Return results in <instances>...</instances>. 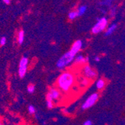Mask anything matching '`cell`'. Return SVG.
Instances as JSON below:
<instances>
[{
    "instance_id": "1",
    "label": "cell",
    "mask_w": 125,
    "mask_h": 125,
    "mask_svg": "<svg viewBox=\"0 0 125 125\" xmlns=\"http://www.w3.org/2000/svg\"><path fill=\"white\" fill-rule=\"evenodd\" d=\"M76 81V76L71 71H65L62 72L56 81L57 88L61 92H68L74 86Z\"/></svg>"
},
{
    "instance_id": "2",
    "label": "cell",
    "mask_w": 125,
    "mask_h": 125,
    "mask_svg": "<svg viewBox=\"0 0 125 125\" xmlns=\"http://www.w3.org/2000/svg\"><path fill=\"white\" fill-rule=\"evenodd\" d=\"M75 57L76 55H74V54L72 53L70 51H68L67 52H66L64 55H62L60 57V59H58L56 63L57 68L60 70H62L66 69L74 62Z\"/></svg>"
},
{
    "instance_id": "3",
    "label": "cell",
    "mask_w": 125,
    "mask_h": 125,
    "mask_svg": "<svg viewBox=\"0 0 125 125\" xmlns=\"http://www.w3.org/2000/svg\"><path fill=\"white\" fill-rule=\"evenodd\" d=\"M99 97H100V95L98 92L92 93L85 100V101L83 103L81 106V109L83 110H86L89 109V108L92 107L98 101Z\"/></svg>"
},
{
    "instance_id": "4",
    "label": "cell",
    "mask_w": 125,
    "mask_h": 125,
    "mask_svg": "<svg viewBox=\"0 0 125 125\" xmlns=\"http://www.w3.org/2000/svg\"><path fill=\"white\" fill-rule=\"evenodd\" d=\"M82 73L83 77L88 78L89 80H95L98 76V73L93 68H92L89 64H86L82 68Z\"/></svg>"
},
{
    "instance_id": "5",
    "label": "cell",
    "mask_w": 125,
    "mask_h": 125,
    "mask_svg": "<svg viewBox=\"0 0 125 125\" xmlns=\"http://www.w3.org/2000/svg\"><path fill=\"white\" fill-rule=\"evenodd\" d=\"M28 58L27 57H22L19 60L18 74L20 78H23L27 73L28 66Z\"/></svg>"
},
{
    "instance_id": "6",
    "label": "cell",
    "mask_w": 125,
    "mask_h": 125,
    "mask_svg": "<svg viewBox=\"0 0 125 125\" xmlns=\"http://www.w3.org/2000/svg\"><path fill=\"white\" fill-rule=\"evenodd\" d=\"M107 22H108V21H107V18H105V17L98 19L96 24L95 25L92 29V32L95 34L102 32L104 29L107 28Z\"/></svg>"
},
{
    "instance_id": "7",
    "label": "cell",
    "mask_w": 125,
    "mask_h": 125,
    "mask_svg": "<svg viewBox=\"0 0 125 125\" xmlns=\"http://www.w3.org/2000/svg\"><path fill=\"white\" fill-rule=\"evenodd\" d=\"M61 97V91L57 87H51L46 94V100L57 101Z\"/></svg>"
},
{
    "instance_id": "8",
    "label": "cell",
    "mask_w": 125,
    "mask_h": 125,
    "mask_svg": "<svg viewBox=\"0 0 125 125\" xmlns=\"http://www.w3.org/2000/svg\"><path fill=\"white\" fill-rule=\"evenodd\" d=\"M83 47V43H82V41L80 40H76L74 43L72 44V47H71L70 50L69 51L73 53L74 55H77V53L80 52V51L81 50Z\"/></svg>"
},
{
    "instance_id": "9",
    "label": "cell",
    "mask_w": 125,
    "mask_h": 125,
    "mask_svg": "<svg viewBox=\"0 0 125 125\" xmlns=\"http://www.w3.org/2000/svg\"><path fill=\"white\" fill-rule=\"evenodd\" d=\"M74 65H86L88 64V61L86 60V57H85L83 55H78L75 57L74 60Z\"/></svg>"
},
{
    "instance_id": "10",
    "label": "cell",
    "mask_w": 125,
    "mask_h": 125,
    "mask_svg": "<svg viewBox=\"0 0 125 125\" xmlns=\"http://www.w3.org/2000/svg\"><path fill=\"white\" fill-rule=\"evenodd\" d=\"M106 81L103 78H100L95 82V87L98 90H103L106 86Z\"/></svg>"
},
{
    "instance_id": "11",
    "label": "cell",
    "mask_w": 125,
    "mask_h": 125,
    "mask_svg": "<svg viewBox=\"0 0 125 125\" xmlns=\"http://www.w3.org/2000/svg\"><path fill=\"white\" fill-rule=\"evenodd\" d=\"M25 40V31L23 30H19L17 34V42L19 45H22L24 43Z\"/></svg>"
},
{
    "instance_id": "12",
    "label": "cell",
    "mask_w": 125,
    "mask_h": 125,
    "mask_svg": "<svg viewBox=\"0 0 125 125\" xmlns=\"http://www.w3.org/2000/svg\"><path fill=\"white\" fill-rule=\"evenodd\" d=\"M79 83H80V84L81 85L82 87H86L90 84V80H89L88 78H86V77L83 76L80 78Z\"/></svg>"
},
{
    "instance_id": "13",
    "label": "cell",
    "mask_w": 125,
    "mask_h": 125,
    "mask_svg": "<svg viewBox=\"0 0 125 125\" xmlns=\"http://www.w3.org/2000/svg\"><path fill=\"white\" fill-rule=\"evenodd\" d=\"M116 28H117V25H116V24H112V26H110L109 28L107 29V31H106V32H105V35H106V36H110V35H111L112 33H113V32L115 31Z\"/></svg>"
},
{
    "instance_id": "14",
    "label": "cell",
    "mask_w": 125,
    "mask_h": 125,
    "mask_svg": "<svg viewBox=\"0 0 125 125\" xmlns=\"http://www.w3.org/2000/svg\"><path fill=\"white\" fill-rule=\"evenodd\" d=\"M86 8L87 7L86 5H82L80 7L78 8V10L77 11V16H81L82 15H83L85 14V12L86 11Z\"/></svg>"
},
{
    "instance_id": "15",
    "label": "cell",
    "mask_w": 125,
    "mask_h": 125,
    "mask_svg": "<svg viewBox=\"0 0 125 125\" xmlns=\"http://www.w3.org/2000/svg\"><path fill=\"white\" fill-rule=\"evenodd\" d=\"M28 113L31 115H35L36 114V109L33 105H29L28 107Z\"/></svg>"
},
{
    "instance_id": "16",
    "label": "cell",
    "mask_w": 125,
    "mask_h": 125,
    "mask_svg": "<svg viewBox=\"0 0 125 125\" xmlns=\"http://www.w3.org/2000/svg\"><path fill=\"white\" fill-rule=\"evenodd\" d=\"M35 86L34 84H29L28 86V88H27V91L28 93L30 94H33L35 92Z\"/></svg>"
},
{
    "instance_id": "17",
    "label": "cell",
    "mask_w": 125,
    "mask_h": 125,
    "mask_svg": "<svg viewBox=\"0 0 125 125\" xmlns=\"http://www.w3.org/2000/svg\"><path fill=\"white\" fill-rule=\"evenodd\" d=\"M77 16V11H72V12H70V13L69 14V18L71 19V20H73L75 19Z\"/></svg>"
},
{
    "instance_id": "18",
    "label": "cell",
    "mask_w": 125,
    "mask_h": 125,
    "mask_svg": "<svg viewBox=\"0 0 125 125\" xmlns=\"http://www.w3.org/2000/svg\"><path fill=\"white\" fill-rule=\"evenodd\" d=\"M46 107L49 110L53 109L54 108V102L52 101H50V100H46Z\"/></svg>"
},
{
    "instance_id": "19",
    "label": "cell",
    "mask_w": 125,
    "mask_h": 125,
    "mask_svg": "<svg viewBox=\"0 0 125 125\" xmlns=\"http://www.w3.org/2000/svg\"><path fill=\"white\" fill-rule=\"evenodd\" d=\"M6 42H7L6 37H1V38H0V45H1V46H4V45L6 44Z\"/></svg>"
},
{
    "instance_id": "20",
    "label": "cell",
    "mask_w": 125,
    "mask_h": 125,
    "mask_svg": "<svg viewBox=\"0 0 125 125\" xmlns=\"http://www.w3.org/2000/svg\"><path fill=\"white\" fill-rule=\"evenodd\" d=\"M112 2V0H104V2H102L101 4H102V5H105L110 6V5H111Z\"/></svg>"
},
{
    "instance_id": "21",
    "label": "cell",
    "mask_w": 125,
    "mask_h": 125,
    "mask_svg": "<svg viewBox=\"0 0 125 125\" xmlns=\"http://www.w3.org/2000/svg\"><path fill=\"white\" fill-rule=\"evenodd\" d=\"M83 125H93V123L91 120H86L83 122Z\"/></svg>"
},
{
    "instance_id": "22",
    "label": "cell",
    "mask_w": 125,
    "mask_h": 125,
    "mask_svg": "<svg viewBox=\"0 0 125 125\" xmlns=\"http://www.w3.org/2000/svg\"><path fill=\"white\" fill-rule=\"evenodd\" d=\"M94 60H95V62H99L100 60H101V58H100V57H98V56H95L94 57Z\"/></svg>"
},
{
    "instance_id": "23",
    "label": "cell",
    "mask_w": 125,
    "mask_h": 125,
    "mask_svg": "<svg viewBox=\"0 0 125 125\" xmlns=\"http://www.w3.org/2000/svg\"><path fill=\"white\" fill-rule=\"evenodd\" d=\"M3 2L6 4V5H9V4L11 3V0H2Z\"/></svg>"
},
{
    "instance_id": "24",
    "label": "cell",
    "mask_w": 125,
    "mask_h": 125,
    "mask_svg": "<svg viewBox=\"0 0 125 125\" xmlns=\"http://www.w3.org/2000/svg\"><path fill=\"white\" fill-rule=\"evenodd\" d=\"M0 125H4V124H3V123H2V121H0Z\"/></svg>"
}]
</instances>
